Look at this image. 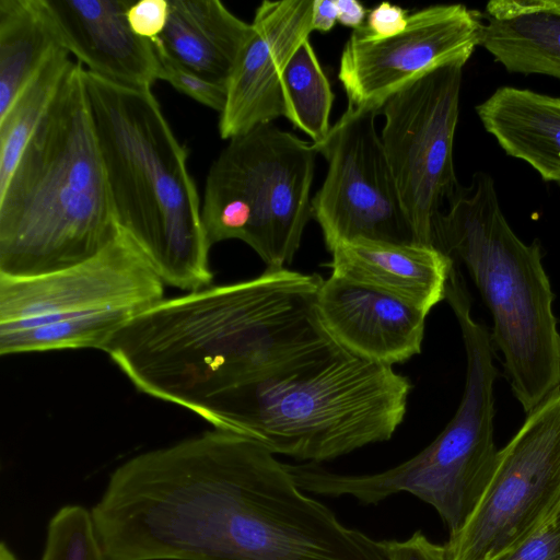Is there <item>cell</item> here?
I'll return each instance as SVG.
<instances>
[{
	"mask_svg": "<svg viewBox=\"0 0 560 560\" xmlns=\"http://www.w3.org/2000/svg\"><path fill=\"white\" fill-rule=\"evenodd\" d=\"M521 3L528 9L560 14V0H521Z\"/></svg>",
	"mask_w": 560,
	"mask_h": 560,
	"instance_id": "cell-32",
	"label": "cell"
},
{
	"mask_svg": "<svg viewBox=\"0 0 560 560\" xmlns=\"http://www.w3.org/2000/svg\"><path fill=\"white\" fill-rule=\"evenodd\" d=\"M60 48L38 0H0V115Z\"/></svg>",
	"mask_w": 560,
	"mask_h": 560,
	"instance_id": "cell-21",
	"label": "cell"
},
{
	"mask_svg": "<svg viewBox=\"0 0 560 560\" xmlns=\"http://www.w3.org/2000/svg\"><path fill=\"white\" fill-rule=\"evenodd\" d=\"M315 307L326 332L363 360L393 366L421 352L428 313L393 295L330 275Z\"/></svg>",
	"mask_w": 560,
	"mask_h": 560,
	"instance_id": "cell-15",
	"label": "cell"
},
{
	"mask_svg": "<svg viewBox=\"0 0 560 560\" xmlns=\"http://www.w3.org/2000/svg\"><path fill=\"white\" fill-rule=\"evenodd\" d=\"M69 56L65 48L55 51L0 115V189L10 180L30 138L73 63Z\"/></svg>",
	"mask_w": 560,
	"mask_h": 560,
	"instance_id": "cell-22",
	"label": "cell"
},
{
	"mask_svg": "<svg viewBox=\"0 0 560 560\" xmlns=\"http://www.w3.org/2000/svg\"><path fill=\"white\" fill-rule=\"evenodd\" d=\"M73 62L0 189V275L79 264L119 233L83 80Z\"/></svg>",
	"mask_w": 560,
	"mask_h": 560,
	"instance_id": "cell-3",
	"label": "cell"
},
{
	"mask_svg": "<svg viewBox=\"0 0 560 560\" xmlns=\"http://www.w3.org/2000/svg\"><path fill=\"white\" fill-rule=\"evenodd\" d=\"M60 45L86 71L112 83L150 91L159 80L150 40L127 20L131 0H38Z\"/></svg>",
	"mask_w": 560,
	"mask_h": 560,
	"instance_id": "cell-16",
	"label": "cell"
},
{
	"mask_svg": "<svg viewBox=\"0 0 560 560\" xmlns=\"http://www.w3.org/2000/svg\"><path fill=\"white\" fill-rule=\"evenodd\" d=\"M340 24L357 30L363 26L366 9L357 0H336Z\"/></svg>",
	"mask_w": 560,
	"mask_h": 560,
	"instance_id": "cell-31",
	"label": "cell"
},
{
	"mask_svg": "<svg viewBox=\"0 0 560 560\" xmlns=\"http://www.w3.org/2000/svg\"><path fill=\"white\" fill-rule=\"evenodd\" d=\"M408 11L399 5L382 2L368 13L365 34L374 39L388 38L405 31Z\"/></svg>",
	"mask_w": 560,
	"mask_h": 560,
	"instance_id": "cell-29",
	"label": "cell"
},
{
	"mask_svg": "<svg viewBox=\"0 0 560 560\" xmlns=\"http://www.w3.org/2000/svg\"><path fill=\"white\" fill-rule=\"evenodd\" d=\"M445 300L459 325L466 353L464 393L451 421L420 453L381 472L340 475L315 463L287 464L302 490L330 498L351 495L363 504L408 492L432 505L450 534L464 526L487 487L498 453L493 440L498 371L491 334L474 318L462 275L450 278Z\"/></svg>",
	"mask_w": 560,
	"mask_h": 560,
	"instance_id": "cell-7",
	"label": "cell"
},
{
	"mask_svg": "<svg viewBox=\"0 0 560 560\" xmlns=\"http://www.w3.org/2000/svg\"><path fill=\"white\" fill-rule=\"evenodd\" d=\"M560 505V392L530 412L498 450L492 474L464 526L444 545L447 560H495Z\"/></svg>",
	"mask_w": 560,
	"mask_h": 560,
	"instance_id": "cell-9",
	"label": "cell"
},
{
	"mask_svg": "<svg viewBox=\"0 0 560 560\" xmlns=\"http://www.w3.org/2000/svg\"><path fill=\"white\" fill-rule=\"evenodd\" d=\"M156 525L173 560H388L383 540L343 525L275 454L226 431L168 472Z\"/></svg>",
	"mask_w": 560,
	"mask_h": 560,
	"instance_id": "cell-2",
	"label": "cell"
},
{
	"mask_svg": "<svg viewBox=\"0 0 560 560\" xmlns=\"http://www.w3.org/2000/svg\"><path fill=\"white\" fill-rule=\"evenodd\" d=\"M377 115L348 107L326 139L314 143L328 167L312 197V213L329 252L359 238L416 243L376 130Z\"/></svg>",
	"mask_w": 560,
	"mask_h": 560,
	"instance_id": "cell-11",
	"label": "cell"
},
{
	"mask_svg": "<svg viewBox=\"0 0 560 560\" xmlns=\"http://www.w3.org/2000/svg\"><path fill=\"white\" fill-rule=\"evenodd\" d=\"M388 560H447L444 545L432 542L421 530L406 540H383Z\"/></svg>",
	"mask_w": 560,
	"mask_h": 560,
	"instance_id": "cell-28",
	"label": "cell"
},
{
	"mask_svg": "<svg viewBox=\"0 0 560 560\" xmlns=\"http://www.w3.org/2000/svg\"><path fill=\"white\" fill-rule=\"evenodd\" d=\"M482 30V13L460 3L425 7L388 38H371L363 26L353 30L338 72L348 107L380 114L392 95L429 72L466 65L480 46Z\"/></svg>",
	"mask_w": 560,
	"mask_h": 560,
	"instance_id": "cell-13",
	"label": "cell"
},
{
	"mask_svg": "<svg viewBox=\"0 0 560 560\" xmlns=\"http://www.w3.org/2000/svg\"><path fill=\"white\" fill-rule=\"evenodd\" d=\"M331 275L393 295L425 313L446 298L454 260L435 246L353 240L331 250Z\"/></svg>",
	"mask_w": 560,
	"mask_h": 560,
	"instance_id": "cell-17",
	"label": "cell"
},
{
	"mask_svg": "<svg viewBox=\"0 0 560 560\" xmlns=\"http://www.w3.org/2000/svg\"><path fill=\"white\" fill-rule=\"evenodd\" d=\"M318 151L272 122L230 139L212 162L201 203L212 247L240 240L269 268H284L313 217L311 189Z\"/></svg>",
	"mask_w": 560,
	"mask_h": 560,
	"instance_id": "cell-8",
	"label": "cell"
},
{
	"mask_svg": "<svg viewBox=\"0 0 560 560\" xmlns=\"http://www.w3.org/2000/svg\"><path fill=\"white\" fill-rule=\"evenodd\" d=\"M411 388L393 366L336 345L219 392L192 412L275 455L318 464L388 441L406 416Z\"/></svg>",
	"mask_w": 560,
	"mask_h": 560,
	"instance_id": "cell-4",
	"label": "cell"
},
{
	"mask_svg": "<svg viewBox=\"0 0 560 560\" xmlns=\"http://www.w3.org/2000/svg\"><path fill=\"white\" fill-rule=\"evenodd\" d=\"M482 16L480 46L508 72L560 80V14L491 0Z\"/></svg>",
	"mask_w": 560,
	"mask_h": 560,
	"instance_id": "cell-20",
	"label": "cell"
},
{
	"mask_svg": "<svg viewBox=\"0 0 560 560\" xmlns=\"http://www.w3.org/2000/svg\"><path fill=\"white\" fill-rule=\"evenodd\" d=\"M0 560H18L4 542L0 547Z\"/></svg>",
	"mask_w": 560,
	"mask_h": 560,
	"instance_id": "cell-33",
	"label": "cell"
},
{
	"mask_svg": "<svg viewBox=\"0 0 560 560\" xmlns=\"http://www.w3.org/2000/svg\"><path fill=\"white\" fill-rule=\"evenodd\" d=\"M165 283L124 231L94 256L52 272L0 275V332L89 318L119 308L142 313L164 299Z\"/></svg>",
	"mask_w": 560,
	"mask_h": 560,
	"instance_id": "cell-12",
	"label": "cell"
},
{
	"mask_svg": "<svg viewBox=\"0 0 560 560\" xmlns=\"http://www.w3.org/2000/svg\"><path fill=\"white\" fill-rule=\"evenodd\" d=\"M83 80L117 224L167 285H211L201 205L178 141L153 93L84 69Z\"/></svg>",
	"mask_w": 560,
	"mask_h": 560,
	"instance_id": "cell-5",
	"label": "cell"
},
{
	"mask_svg": "<svg viewBox=\"0 0 560 560\" xmlns=\"http://www.w3.org/2000/svg\"><path fill=\"white\" fill-rule=\"evenodd\" d=\"M168 14V0H139L131 2L127 20L137 36L153 42L164 32Z\"/></svg>",
	"mask_w": 560,
	"mask_h": 560,
	"instance_id": "cell-27",
	"label": "cell"
},
{
	"mask_svg": "<svg viewBox=\"0 0 560 560\" xmlns=\"http://www.w3.org/2000/svg\"><path fill=\"white\" fill-rule=\"evenodd\" d=\"M485 130L506 155L560 186V97L500 86L475 107Z\"/></svg>",
	"mask_w": 560,
	"mask_h": 560,
	"instance_id": "cell-19",
	"label": "cell"
},
{
	"mask_svg": "<svg viewBox=\"0 0 560 560\" xmlns=\"http://www.w3.org/2000/svg\"><path fill=\"white\" fill-rule=\"evenodd\" d=\"M495 560H560V505L538 529Z\"/></svg>",
	"mask_w": 560,
	"mask_h": 560,
	"instance_id": "cell-26",
	"label": "cell"
},
{
	"mask_svg": "<svg viewBox=\"0 0 560 560\" xmlns=\"http://www.w3.org/2000/svg\"><path fill=\"white\" fill-rule=\"evenodd\" d=\"M151 43L158 59L159 80L168 82L177 91L221 114L226 103L228 89L178 63L156 40Z\"/></svg>",
	"mask_w": 560,
	"mask_h": 560,
	"instance_id": "cell-25",
	"label": "cell"
},
{
	"mask_svg": "<svg viewBox=\"0 0 560 560\" xmlns=\"http://www.w3.org/2000/svg\"><path fill=\"white\" fill-rule=\"evenodd\" d=\"M281 94L283 116L313 143L324 141L331 128L335 95L310 39L295 50L282 72Z\"/></svg>",
	"mask_w": 560,
	"mask_h": 560,
	"instance_id": "cell-23",
	"label": "cell"
},
{
	"mask_svg": "<svg viewBox=\"0 0 560 560\" xmlns=\"http://www.w3.org/2000/svg\"><path fill=\"white\" fill-rule=\"evenodd\" d=\"M434 246L466 267L490 311L491 339L524 412L560 392V332L541 247L512 230L489 174L458 186L436 217Z\"/></svg>",
	"mask_w": 560,
	"mask_h": 560,
	"instance_id": "cell-6",
	"label": "cell"
},
{
	"mask_svg": "<svg viewBox=\"0 0 560 560\" xmlns=\"http://www.w3.org/2000/svg\"><path fill=\"white\" fill-rule=\"evenodd\" d=\"M338 21L336 0H313V31L328 32Z\"/></svg>",
	"mask_w": 560,
	"mask_h": 560,
	"instance_id": "cell-30",
	"label": "cell"
},
{
	"mask_svg": "<svg viewBox=\"0 0 560 560\" xmlns=\"http://www.w3.org/2000/svg\"><path fill=\"white\" fill-rule=\"evenodd\" d=\"M42 560H109L92 511L66 505L51 517Z\"/></svg>",
	"mask_w": 560,
	"mask_h": 560,
	"instance_id": "cell-24",
	"label": "cell"
},
{
	"mask_svg": "<svg viewBox=\"0 0 560 560\" xmlns=\"http://www.w3.org/2000/svg\"><path fill=\"white\" fill-rule=\"evenodd\" d=\"M464 63L440 67L384 104L381 141L415 242L434 246L442 203L459 186L453 147Z\"/></svg>",
	"mask_w": 560,
	"mask_h": 560,
	"instance_id": "cell-10",
	"label": "cell"
},
{
	"mask_svg": "<svg viewBox=\"0 0 560 560\" xmlns=\"http://www.w3.org/2000/svg\"><path fill=\"white\" fill-rule=\"evenodd\" d=\"M323 280L267 267L248 280L163 299L103 351L138 390L192 411L219 392L337 345L316 314Z\"/></svg>",
	"mask_w": 560,
	"mask_h": 560,
	"instance_id": "cell-1",
	"label": "cell"
},
{
	"mask_svg": "<svg viewBox=\"0 0 560 560\" xmlns=\"http://www.w3.org/2000/svg\"><path fill=\"white\" fill-rule=\"evenodd\" d=\"M313 0L262 1L253 35L228 84L219 132L232 139L283 116L281 75L313 32Z\"/></svg>",
	"mask_w": 560,
	"mask_h": 560,
	"instance_id": "cell-14",
	"label": "cell"
},
{
	"mask_svg": "<svg viewBox=\"0 0 560 560\" xmlns=\"http://www.w3.org/2000/svg\"><path fill=\"white\" fill-rule=\"evenodd\" d=\"M170 14L155 39L178 63L228 89L253 35L252 23L233 14L219 0H168Z\"/></svg>",
	"mask_w": 560,
	"mask_h": 560,
	"instance_id": "cell-18",
	"label": "cell"
}]
</instances>
